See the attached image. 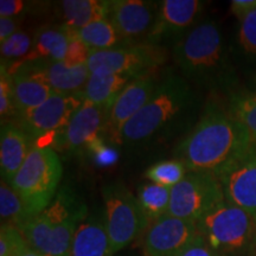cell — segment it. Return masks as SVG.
<instances>
[{"label": "cell", "mask_w": 256, "mask_h": 256, "mask_svg": "<svg viewBox=\"0 0 256 256\" xmlns=\"http://www.w3.org/2000/svg\"><path fill=\"white\" fill-rule=\"evenodd\" d=\"M224 200L222 186L215 174L188 171L183 180L171 188L168 214L197 223Z\"/></svg>", "instance_id": "8"}, {"label": "cell", "mask_w": 256, "mask_h": 256, "mask_svg": "<svg viewBox=\"0 0 256 256\" xmlns=\"http://www.w3.org/2000/svg\"><path fill=\"white\" fill-rule=\"evenodd\" d=\"M10 66H20L43 80L56 94H76L81 92L88 81L89 68L87 64L70 66L64 60L60 62H14Z\"/></svg>", "instance_id": "17"}, {"label": "cell", "mask_w": 256, "mask_h": 256, "mask_svg": "<svg viewBox=\"0 0 256 256\" xmlns=\"http://www.w3.org/2000/svg\"><path fill=\"white\" fill-rule=\"evenodd\" d=\"M107 113L108 107L84 102L66 128L56 133L52 146L70 153L87 151L89 145L100 138V133L106 130Z\"/></svg>", "instance_id": "13"}, {"label": "cell", "mask_w": 256, "mask_h": 256, "mask_svg": "<svg viewBox=\"0 0 256 256\" xmlns=\"http://www.w3.org/2000/svg\"><path fill=\"white\" fill-rule=\"evenodd\" d=\"M138 200L148 220L159 218L168 212L171 188L151 183L140 186Z\"/></svg>", "instance_id": "26"}, {"label": "cell", "mask_w": 256, "mask_h": 256, "mask_svg": "<svg viewBox=\"0 0 256 256\" xmlns=\"http://www.w3.org/2000/svg\"><path fill=\"white\" fill-rule=\"evenodd\" d=\"M88 208L68 186H63L46 209L22 229L31 248L44 255L69 256L72 238Z\"/></svg>", "instance_id": "4"}, {"label": "cell", "mask_w": 256, "mask_h": 256, "mask_svg": "<svg viewBox=\"0 0 256 256\" xmlns=\"http://www.w3.org/2000/svg\"><path fill=\"white\" fill-rule=\"evenodd\" d=\"M158 6L142 0H110V20L121 40L136 42L148 36Z\"/></svg>", "instance_id": "16"}, {"label": "cell", "mask_w": 256, "mask_h": 256, "mask_svg": "<svg viewBox=\"0 0 256 256\" xmlns=\"http://www.w3.org/2000/svg\"><path fill=\"white\" fill-rule=\"evenodd\" d=\"M197 98L188 80L168 74L138 114L124 124L118 142L148 144L168 138L183 128L196 110Z\"/></svg>", "instance_id": "2"}, {"label": "cell", "mask_w": 256, "mask_h": 256, "mask_svg": "<svg viewBox=\"0 0 256 256\" xmlns=\"http://www.w3.org/2000/svg\"><path fill=\"white\" fill-rule=\"evenodd\" d=\"M179 256H220L204 242L200 235Z\"/></svg>", "instance_id": "36"}, {"label": "cell", "mask_w": 256, "mask_h": 256, "mask_svg": "<svg viewBox=\"0 0 256 256\" xmlns=\"http://www.w3.org/2000/svg\"><path fill=\"white\" fill-rule=\"evenodd\" d=\"M34 146V139L14 122L2 124L0 133V168L2 180L11 184Z\"/></svg>", "instance_id": "18"}, {"label": "cell", "mask_w": 256, "mask_h": 256, "mask_svg": "<svg viewBox=\"0 0 256 256\" xmlns=\"http://www.w3.org/2000/svg\"><path fill=\"white\" fill-rule=\"evenodd\" d=\"M75 34L92 52L113 49L121 42L119 34L115 30L110 19H104V20L89 24L86 28L75 31Z\"/></svg>", "instance_id": "25"}, {"label": "cell", "mask_w": 256, "mask_h": 256, "mask_svg": "<svg viewBox=\"0 0 256 256\" xmlns=\"http://www.w3.org/2000/svg\"><path fill=\"white\" fill-rule=\"evenodd\" d=\"M172 55L188 81L212 89L226 88L235 82L222 34L214 20L202 22L176 40Z\"/></svg>", "instance_id": "3"}, {"label": "cell", "mask_w": 256, "mask_h": 256, "mask_svg": "<svg viewBox=\"0 0 256 256\" xmlns=\"http://www.w3.org/2000/svg\"><path fill=\"white\" fill-rule=\"evenodd\" d=\"M104 220L113 256L130 246L145 232L150 220L140 206L138 197L124 184L110 183L102 188Z\"/></svg>", "instance_id": "7"}, {"label": "cell", "mask_w": 256, "mask_h": 256, "mask_svg": "<svg viewBox=\"0 0 256 256\" xmlns=\"http://www.w3.org/2000/svg\"><path fill=\"white\" fill-rule=\"evenodd\" d=\"M142 235L144 256H179L200 232L196 223L166 214L150 220Z\"/></svg>", "instance_id": "11"}, {"label": "cell", "mask_w": 256, "mask_h": 256, "mask_svg": "<svg viewBox=\"0 0 256 256\" xmlns=\"http://www.w3.org/2000/svg\"><path fill=\"white\" fill-rule=\"evenodd\" d=\"M43 256H50V255H43Z\"/></svg>", "instance_id": "41"}, {"label": "cell", "mask_w": 256, "mask_h": 256, "mask_svg": "<svg viewBox=\"0 0 256 256\" xmlns=\"http://www.w3.org/2000/svg\"><path fill=\"white\" fill-rule=\"evenodd\" d=\"M72 30L64 25L42 28L34 36L30 52L16 62H60L66 58Z\"/></svg>", "instance_id": "21"}, {"label": "cell", "mask_w": 256, "mask_h": 256, "mask_svg": "<svg viewBox=\"0 0 256 256\" xmlns=\"http://www.w3.org/2000/svg\"><path fill=\"white\" fill-rule=\"evenodd\" d=\"M19 28L18 18H0V43L17 34Z\"/></svg>", "instance_id": "38"}, {"label": "cell", "mask_w": 256, "mask_h": 256, "mask_svg": "<svg viewBox=\"0 0 256 256\" xmlns=\"http://www.w3.org/2000/svg\"><path fill=\"white\" fill-rule=\"evenodd\" d=\"M87 152L94 160V162L100 168H110L113 166L119 159V152L104 142V138L95 139L87 148Z\"/></svg>", "instance_id": "31"}, {"label": "cell", "mask_w": 256, "mask_h": 256, "mask_svg": "<svg viewBox=\"0 0 256 256\" xmlns=\"http://www.w3.org/2000/svg\"><path fill=\"white\" fill-rule=\"evenodd\" d=\"M254 252H255V256H256V248H255V250H254Z\"/></svg>", "instance_id": "40"}, {"label": "cell", "mask_w": 256, "mask_h": 256, "mask_svg": "<svg viewBox=\"0 0 256 256\" xmlns=\"http://www.w3.org/2000/svg\"><path fill=\"white\" fill-rule=\"evenodd\" d=\"M84 104L78 92L54 94L36 108L16 115V124L28 133L34 142L60 132L72 115Z\"/></svg>", "instance_id": "10"}, {"label": "cell", "mask_w": 256, "mask_h": 256, "mask_svg": "<svg viewBox=\"0 0 256 256\" xmlns=\"http://www.w3.org/2000/svg\"><path fill=\"white\" fill-rule=\"evenodd\" d=\"M224 198L241 208L256 220V142L216 176Z\"/></svg>", "instance_id": "12"}, {"label": "cell", "mask_w": 256, "mask_h": 256, "mask_svg": "<svg viewBox=\"0 0 256 256\" xmlns=\"http://www.w3.org/2000/svg\"><path fill=\"white\" fill-rule=\"evenodd\" d=\"M238 43L246 52L256 56V11L240 19Z\"/></svg>", "instance_id": "33"}, {"label": "cell", "mask_w": 256, "mask_h": 256, "mask_svg": "<svg viewBox=\"0 0 256 256\" xmlns=\"http://www.w3.org/2000/svg\"><path fill=\"white\" fill-rule=\"evenodd\" d=\"M34 2L23 0H2L0 2V18H18L36 8Z\"/></svg>", "instance_id": "35"}, {"label": "cell", "mask_w": 256, "mask_h": 256, "mask_svg": "<svg viewBox=\"0 0 256 256\" xmlns=\"http://www.w3.org/2000/svg\"><path fill=\"white\" fill-rule=\"evenodd\" d=\"M203 2L198 0H164L158 5L154 24L146 38V43L160 46L162 42L178 40L183 32L192 26Z\"/></svg>", "instance_id": "15"}, {"label": "cell", "mask_w": 256, "mask_h": 256, "mask_svg": "<svg viewBox=\"0 0 256 256\" xmlns=\"http://www.w3.org/2000/svg\"><path fill=\"white\" fill-rule=\"evenodd\" d=\"M158 80L151 74L133 78L122 92L118 95L108 108L106 130L112 139L118 142L120 133L128 121L132 120L146 102L150 100L158 86Z\"/></svg>", "instance_id": "14"}, {"label": "cell", "mask_w": 256, "mask_h": 256, "mask_svg": "<svg viewBox=\"0 0 256 256\" xmlns=\"http://www.w3.org/2000/svg\"><path fill=\"white\" fill-rule=\"evenodd\" d=\"M6 69L8 75L11 76L12 88H14L16 115L38 107L44 104L50 96L56 94L43 80L20 66H8Z\"/></svg>", "instance_id": "20"}, {"label": "cell", "mask_w": 256, "mask_h": 256, "mask_svg": "<svg viewBox=\"0 0 256 256\" xmlns=\"http://www.w3.org/2000/svg\"><path fill=\"white\" fill-rule=\"evenodd\" d=\"M69 256H110L104 211L88 214L72 238Z\"/></svg>", "instance_id": "19"}, {"label": "cell", "mask_w": 256, "mask_h": 256, "mask_svg": "<svg viewBox=\"0 0 256 256\" xmlns=\"http://www.w3.org/2000/svg\"><path fill=\"white\" fill-rule=\"evenodd\" d=\"M133 78H136L130 75L90 72L87 83L82 90L78 92V95L86 104L110 108L118 95Z\"/></svg>", "instance_id": "22"}, {"label": "cell", "mask_w": 256, "mask_h": 256, "mask_svg": "<svg viewBox=\"0 0 256 256\" xmlns=\"http://www.w3.org/2000/svg\"><path fill=\"white\" fill-rule=\"evenodd\" d=\"M44 254H42V252H37L36 249H34V248H30L28 249V250L25 252V254L23 255V256H43Z\"/></svg>", "instance_id": "39"}, {"label": "cell", "mask_w": 256, "mask_h": 256, "mask_svg": "<svg viewBox=\"0 0 256 256\" xmlns=\"http://www.w3.org/2000/svg\"><path fill=\"white\" fill-rule=\"evenodd\" d=\"M166 60L168 52L162 46L138 43L110 50L94 51L89 56L87 66L90 72L139 78L162 66Z\"/></svg>", "instance_id": "9"}, {"label": "cell", "mask_w": 256, "mask_h": 256, "mask_svg": "<svg viewBox=\"0 0 256 256\" xmlns=\"http://www.w3.org/2000/svg\"><path fill=\"white\" fill-rule=\"evenodd\" d=\"M198 232L220 256H244L256 248V220L224 200L196 223Z\"/></svg>", "instance_id": "5"}, {"label": "cell", "mask_w": 256, "mask_h": 256, "mask_svg": "<svg viewBox=\"0 0 256 256\" xmlns=\"http://www.w3.org/2000/svg\"><path fill=\"white\" fill-rule=\"evenodd\" d=\"M0 217L2 226H11L20 230L34 215L14 188L5 180L0 185Z\"/></svg>", "instance_id": "24"}, {"label": "cell", "mask_w": 256, "mask_h": 256, "mask_svg": "<svg viewBox=\"0 0 256 256\" xmlns=\"http://www.w3.org/2000/svg\"><path fill=\"white\" fill-rule=\"evenodd\" d=\"M230 114L247 130L252 142H256V92L234 96Z\"/></svg>", "instance_id": "28"}, {"label": "cell", "mask_w": 256, "mask_h": 256, "mask_svg": "<svg viewBox=\"0 0 256 256\" xmlns=\"http://www.w3.org/2000/svg\"><path fill=\"white\" fill-rule=\"evenodd\" d=\"M0 115H2V122L11 115H16L11 76L8 75V69L2 64V72H0Z\"/></svg>", "instance_id": "32"}, {"label": "cell", "mask_w": 256, "mask_h": 256, "mask_svg": "<svg viewBox=\"0 0 256 256\" xmlns=\"http://www.w3.org/2000/svg\"><path fill=\"white\" fill-rule=\"evenodd\" d=\"M252 142L244 127L230 113L208 108L192 130L176 147V159L188 171L217 176Z\"/></svg>", "instance_id": "1"}, {"label": "cell", "mask_w": 256, "mask_h": 256, "mask_svg": "<svg viewBox=\"0 0 256 256\" xmlns=\"http://www.w3.org/2000/svg\"><path fill=\"white\" fill-rule=\"evenodd\" d=\"M108 0H63L60 2V16L64 26L78 31L95 22L110 18Z\"/></svg>", "instance_id": "23"}, {"label": "cell", "mask_w": 256, "mask_h": 256, "mask_svg": "<svg viewBox=\"0 0 256 256\" xmlns=\"http://www.w3.org/2000/svg\"><path fill=\"white\" fill-rule=\"evenodd\" d=\"M30 248L20 230L11 226H2L0 256H23Z\"/></svg>", "instance_id": "30"}, {"label": "cell", "mask_w": 256, "mask_h": 256, "mask_svg": "<svg viewBox=\"0 0 256 256\" xmlns=\"http://www.w3.org/2000/svg\"><path fill=\"white\" fill-rule=\"evenodd\" d=\"M34 40L26 32L18 31L14 36L2 43V64L10 66L22 60L30 52Z\"/></svg>", "instance_id": "29"}, {"label": "cell", "mask_w": 256, "mask_h": 256, "mask_svg": "<svg viewBox=\"0 0 256 256\" xmlns=\"http://www.w3.org/2000/svg\"><path fill=\"white\" fill-rule=\"evenodd\" d=\"M62 172L60 160L52 148L34 146L10 185L37 216L56 197Z\"/></svg>", "instance_id": "6"}, {"label": "cell", "mask_w": 256, "mask_h": 256, "mask_svg": "<svg viewBox=\"0 0 256 256\" xmlns=\"http://www.w3.org/2000/svg\"><path fill=\"white\" fill-rule=\"evenodd\" d=\"M90 54L92 51L80 40L78 34H75V31L72 30L64 62L70 66H82V64H87Z\"/></svg>", "instance_id": "34"}, {"label": "cell", "mask_w": 256, "mask_h": 256, "mask_svg": "<svg viewBox=\"0 0 256 256\" xmlns=\"http://www.w3.org/2000/svg\"><path fill=\"white\" fill-rule=\"evenodd\" d=\"M188 172V168L180 160H166L152 165L146 171V177L152 183L172 188L183 180Z\"/></svg>", "instance_id": "27"}, {"label": "cell", "mask_w": 256, "mask_h": 256, "mask_svg": "<svg viewBox=\"0 0 256 256\" xmlns=\"http://www.w3.org/2000/svg\"><path fill=\"white\" fill-rule=\"evenodd\" d=\"M232 12L238 19H242L256 11V0H232L230 4Z\"/></svg>", "instance_id": "37"}]
</instances>
